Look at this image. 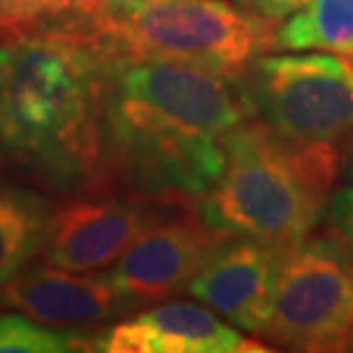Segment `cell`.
<instances>
[{"mask_svg":"<svg viewBox=\"0 0 353 353\" xmlns=\"http://www.w3.org/2000/svg\"><path fill=\"white\" fill-rule=\"evenodd\" d=\"M255 117L243 79L181 62L105 60V181L159 202H200L221 179L225 140Z\"/></svg>","mask_w":353,"mask_h":353,"instance_id":"obj_1","label":"cell"},{"mask_svg":"<svg viewBox=\"0 0 353 353\" xmlns=\"http://www.w3.org/2000/svg\"><path fill=\"white\" fill-rule=\"evenodd\" d=\"M103 72L105 58L76 30L10 32L0 41V159L60 193L105 183Z\"/></svg>","mask_w":353,"mask_h":353,"instance_id":"obj_2","label":"cell"},{"mask_svg":"<svg viewBox=\"0 0 353 353\" xmlns=\"http://www.w3.org/2000/svg\"><path fill=\"white\" fill-rule=\"evenodd\" d=\"M221 179L197 209L214 228L234 236L296 248L323 221L342 154L335 143H305L250 117L225 140Z\"/></svg>","mask_w":353,"mask_h":353,"instance_id":"obj_3","label":"cell"},{"mask_svg":"<svg viewBox=\"0 0 353 353\" xmlns=\"http://www.w3.org/2000/svg\"><path fill=\"white\" fill-rule=\"evenodd\" d=\"M275 28L228 0H165L124 19H88L72 30L105 60L181 62L243 79L275 48Z\"/></svg>","mask_w":353,"mask_h":353,"instance_id":"obj_4","label":"cell"},{"mask_svg":"<svg viewBox=\"0 0 353 353\" xmlns=\"http://www.w3.org/2000/svg\"><path fill=\"white\" fill-rule=\"evenodd\" d=\"M262 337L285 351H353V257L326 232L289 250Z\"/></svg>","mask_w":353,"mask_h":353,"instance_id":"obj_5","label":"cell"},{"mask_svg":"<svg viewBox=\"0 0 353 353\" xmlns=\"http://www.w3.org/2000/svg\"><path fill=\"white\" fill-rule=\"evenodd\" d=\"M252 112L305 143H337L353 131V60L342 53L262 55L243 76Z\"/></svg>","mask_w":353,"mask_h":353,"instance_id":"obj_6","label":"cell"},{"mask_svg":"<svg viewBox=\"0 0 353 353\" xmlns=\"http://www.w3.org/2000/svg\"><path fill=\"white\" fill-rule=\"evenodd\" d=\"M163 204L108 181L67 193L51 209L39 255L44 264L65 271L92 273L108 268Z\"/></svg>","mask_w":353,"mask_h":353,"instance_id":"obj_7","label":"cell"},{"mask_svg":"<svg viewBox=\"0 0 353 353\" xmlns=\"http://www.w3.org/2000/svg\"><path fill=\"white\" fill-rule=\"evenodd\" d=\"M234 234L214 228L193 202H165L124 255L112 280L136 307L186 292L202 266Z\"/></svg>","mask_w":353,"mask_h":353,"instance_id":"obj_8","label":"cell"},{"mask_svg":"<svg viewBox=\"0 0 353 353\" xmlns=\"http://www.w3.org/2000/svg\"><path fill=\"white\" fill-rule=\"evenodd\" d=\"M289 250L252 236H232L202 266L186 292L232 326L262 337Z\"/></svg>","mask_w":353,"mask_h":353,"instance_id":"obj_9","label":"cell"},{"mask_svg":"<svg viewBox=\"0 0 353 353\" xmlns=\"http://www.w3.org/2000/svg\"><path fill=\"white\" fill-rule=\"evenodd\" d=\"M0 305L65 330L101 326L136 307L110 273L90 275L48 264L26 266L0 285Z\"/></svg>","mask_w":353,"mask_h":353,"instance_id":"obj_10","label":"cell"},{"mask_svg":"<svg viewBox=\"0 0 353 353\" xmlns=\"http://www.w3.org/2000/svg\"><path fill=\"white\" fill-rule=\"evenodd\" d=\"M108 353H250L271 351L255 337L223 321L211 307L188 301L161 303L99 335Z\"/></svg>","mask_w":353,"mask_h":353,"instance_id":"obj_11","label":"cell"},{"mask_svg":"<svg viewBox=\"0 0 353 353\" xmlns=\"http://www.w3.org/2000/svg\"><path fill=\"white\" fill-rule=\"evenodd\" d=\"M51 209L37 190L0 179V285L41 252Z\"/></svg>","mask_w":353,"mask_h":353,"instance_id":"obj_12","label":"cell"},{"mask_svg":"<svg viewBox=\"0 0 353 353\" xmlns=\"http://www.w3.org/2000/svg\"><path fill=\"white\" fill-rule=\"evenodd\" d=\"M275 48L353 55V0H307L275 28Z\"/></svg>","mask_w":353,"mask_h":353,"instance_id":"obj_13","label":"cell"},{"mask_svg":"<svg viewBox=\"0 0 353 353\" xmlns=\"http://www.w3.org/2000/svg\"><path fill=\"white\" fill-rule=\"evenodd\" d=\"M99 351V335L44 326L26 314H0V353Z\"/></svg>","mask_w":353,"mask_h":353,"instance_id":"obj_14","label":"cell"},{"mask_svg":"<svg viewBox=\"0 0 353 353\" xmlns=\"http://www.w3.org/2000/svg\"><path fill=\"white\" fill-rule=\"evenodd\" d=\"M94 12L97 0H0V28L7 32L76 28Z\"/></svg>","mask_w":353,"mask_h":353,"instance_id":"obj_15","label":"cell"},{"mask_svg":"<svg viewBox=\"0 0 353 353\" xmlns=\"http://www.w3.org/2000/svg\"><path fill=\"white\" fill-rule=\"evenodd\" d=\"M323 221H326V234L333 236L353 257V183L337 188L330 195Z\"/></svg>","mask_w":353,"mask_h":353,"instance_id":"obj_16","label":"cell"},{"mask_svg":"<svg viewBox=\"0 0 353 353\" xmlns=\"http://www.w3.org/2000/svg\"><path fill=\"white\" fill-rule=\"evenodd\" d=\"M307 0H236L241 10L255 14V17L271 21V23H280L299 12Z\"/></svg>","mask_w":353,"mask_h":353,"instance_id":"obj_17","label":"cell"},{"mask_svg":"<svg viewBox=\"0 0 353 353\" xmlns=\"http://www.w3.org/2000/svg\"><path fill=\"white\" fill-rule=\"evenodd\" d=\"M159 3L165 0H97V12L92 19H124Z\"/></svg>","mask_w":353,"mask_h":353,"instance_id":"obj_18","label":"cell"},{"mask_svg":"<svg viewBox=\"0 0 353 353\" xmlns=\"http://www.w3.org/2000/svg\"><path fill=\"white\" fill-rule=\"evenodd\" d=\"M340 174L344 181L353 183V143L347 147V152L342 154V168H340Z\"/></svg>","mask_w":353,"mask_h":353,"instance_id":"obj_19","label":"cell"},{"mask_svg":"<svg viewBox=\"0 0 353 353\" xmlns=\"http://www.w3.org/2000/svg\"><path fill=\"white\" fill-rule=\"evenodd\" d=\"M349 58H351V60H353V55H349Z\"/></svg>","mask_w":353,"mask_h":353,"instance_id":"obj_20","label":"cell"}]
</instances>
